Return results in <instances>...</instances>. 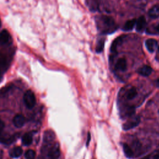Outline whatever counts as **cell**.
<instances>
[{"label":"cell","mask_w":159,"mask_h":159,"mask_svg":"<svg viewBox=\"0 0 159 159\" xmlns=\"http://www.w3.org/2000/svg\"><path fill=\"white\" fill-rule=\"evenodd\" d=\"M24 102L28 109H32L36 103V99L34 93L31 90H27L24 95Z\"/></svg>","instance_id":"1"},{"label":"cell","mask_w":159,"mask_h":159,"mask_svg":"<svg viewBox=\"0 0 159 159\" xmlns=\"http://www.w3.org/2000/svg\"><path fill=\"white\" fill-rule=\"evenodd\" d=\"M60 155V145L58 143H55L52 147L50 148L48 157L50 159H57Z\"/></svg>","instance_id":"2"},{"label":"cell","mask_w":159,"mask_h":159,"mask_svg":"<svg viewBox=\"0 0 159 159\" xmlns=\"http://www.w3.org/2000/svg\"><path fill=\"white\" fill-rule=\"evenodd\" d=\"M16 139L15 135H9L7 134H1L0 133V143L9 145L12 143Z\"/></svg>","instance_id":"3"},{"label":"cell","mask_w":159,"mask_h":159,"mask_svg":"<svg viewBox=\"0 0 159 159\" xmlns=\"http://www.w3.org/2000/svg\"><path fill=\"white\" fill-rule=\"evenodd\" d=\"M139 122H140V118L139 117H135L134 118H132V119L128 120L127 122L123 124V129L125 130L131 129L137 126Z\"/></svg>","instance_id":"4"},{"label":"cell","mask_w":159,"mask_h":159,"mask_svg":"<svg viewBox=\"0 0 159 159\" xmlns=\"http://www.w3.org/2000/svg\"><path fill=\"white\" fill-rule=\"evenodd\" d=\"M147 25L146 19L144 16H140L139 17L135 22V25H136V30L139 32H142Z\"/></svg>","instance_id":"5"},{"label":"cell","mask_w":159,"mask_h":159,"mask_svg":"<svg viewBox=\"0 0 159 159\" xmlns=\"http://www.w3.org/2000/svg\"><path fill=\"white\" fill-rule=\"evenodd\" d=\"M157 45H158L157 41L153 39H148L145 42V46L147 50L151 53L153 52L155 50V49L157 47Z\"/></svg>","instance_id":"6"},{"label":"cell","mask_w":159,"mask_h":159,"mask_svg":"<svg viewBox=\"0 0 159 159\" xmlns=\"http://www.w3.org/2000/svg\"><path fill=\"white\" fill-rule=\"evenodd\" d=\"M25 123V118L22 114H17L13 119V124L17 128L22 127Z\"/></svg>","instance_id":"7"},{"label":"cell","mask_w":159,"mask_h":159,"mask_svg":"<svg viewBox=\"0 0 159 159\" xmlns=\"http://www.w3.org/2000/svg\"><path fill=\"white\" fill-rule=\"evenodd\" d=\"M101 20L104 24V25L107 27L108 29L112 28L114 26H115V22L114 19L110 16H103L101 17Z\"/></svg>","instance_id":"8"},{"label":"cell","mask_w":159,"mask_h":159,"mask_svg":"<svg viewBox=\"0 0 159 159\" xmlns=\"http://www.w3.org/2000/svg\"><path fill=\"white\" fill-rule=\"evenodd\" d=\"M115 68L116 70L121 71H124L127 69V61L124 58H119L116 65Z\"/></svg>","instance_id":"9"},{"label":"cell","mask_w":159,"mask_h":159,"mask_svg":"<svg viewBox=\"0 0 159 159\" xmlns=\"http://www.w3.org/2000/svg\"><path fill=\"white\" fill-rule=\"evenodd\" d=\"M152 72V69L150 66L144 65L138 69L137 73L143 76H148Z\"/></svg>","instance_id":"10"},{"label":"cell","mask_w":159,"mask_h":159,"mask_svg":"<svg viewBox=\"0 0 159 159\" xmlns=\"http://www.w3.org/2000/svg\"><path fill=\"white\" fill-rule=\"evenodd\" d=\"M125 36H120L117 38H116L112 43L111 44V52L112 53H116V51H117V48L118 47V46L122 43L123 40H124V38Z\"/></svg>","instance_id":"11"},{"label":"cell","mask_w":159,"mask_h":159,"mask_svg":"<svg viewBox=\"0 0 159 159\" xmlns=\"http://www.w3.org/2000/svg\"><path fill=\"white\" fill-rule=\"evenodd\" d=\"M55 135L53 131L47 130L44 132L43 134V142L46 143H48L52 142L55 139Z\"/></svg>","instance_id":"12"},{"label":"cell","mask_w":159,"mask_h":159,"mask_svg":"<svg viewBox=\"0 0 159 159\" xmlns=\"http://www.w3.org/2000/svg\"><path fill=\"white\" fill-rule=\"evenodd\" d=\"M22 148L20 147H16L11 150L9 155L12 158H18L22 154Z\"/></svg>","instance_id":"13"},{"label":"cell","mask_w":159,"mask_h":159,"mask_svg":"<svg viewBox=\"0 0 159 159\" xmlns=\"http://www.w3.org/2000/svg\"><path fill=\"white\" fill-rule=\"evenodd\" d=\"M9 39V34L6 29L2 30L0 32V45L6 44Z\"/></svg>","instance_id":"14"},{"label":"cell","mask_w":159,"mask_h":159,"mask_svg":"<svg viewBox=\"0 0 159 159\" xmlns=\"http://www.w3.org/2000/svg\"><path fill=\"white\" fill-rule=\"evenodd\" d=\"M148 16L152 19H155L159 17V5L153 6L148 11Z\"/></svg>","instance_id":"15"},{"label":"cell","mask_w":159,"mask_h":159,"mask_svg":"<svg viewBox=\"0 0 159 159\" xmlns=\"http://www.w3.org/2000/svg\"><path fill=\"white\" fill-rule=\"evenodd\" d=\"M122 148H123V151L124 153L125 154V155L126 156V157L127 158H132L134 156V152L131 148V147L127 143H122Z\"/></svg>","instance_id":"16"},{"label":"cell","mask_w":159,"mask_h":159,"mask_svg":"<svg viewBox=\"0 0 159 159\" xmlns=\"http://www.w3.org/2000/svg\"><path fill=\"white\" fill-rule=\"evenodd\" d=\"M32 142V136L30 133L25 134L22 138V143L25 146L30 145Z\"/></svg>","instance_id":"17"},{"label":"cell","mask_w":159,"mask_h":159,"mask_svg":"<svg viewBox=\"0 0 159 159\" xmlns=\"http://www.w3.org/2000/svg\"><path fill=\"white\" fill-rule=\"evenodd\" d=\"M135 22H136V20L135 19H131V20H127L124 25L123 26V30H132L134 26L135 25Z\"/></svg>","instance_id":"18"},{"label":"cell","mask_w":159,"mask_h":159,"mask_svg":"<svg viewBox=\"0 0 159 159\" xmlns=\"http://www.w3.org/2000/svg\"><path fill=\"white\" fill-rule=\"evenodd\" d=\"M137 92L135 88L132 87L127 91V92L126 93V98L127 99L131 100V99H133L134 98H135V96H137Z\"/></svg>","instance_id":"19"},{"label":"cell","mask_w":159,"mask_h":159,"mask_svg":"<svg viewBox=\"0 0 159 159\" xmlns=\"http://www.w3.org/2000/svg\"><path fill=\"white\" fill-rule=\"evenodd\" d=\"M104 40L100 39L99 42L97 43V46L96 48V51L97 53H101L104 48Z\"/></svg>","instance_id":"20"},{"label":"cell","mask_w":159,"mask_h":159,"mask_svg":"<svg viewBox=\"0 0 159 159\" xmlns=\"http://www.w3.org/2000/svg\"><path fill=\"white\" fill-rule=\"evenodd\" d=\"M25 159H35V152L33 150H28L25 153Z\"/></svg>","instance_id":"21"},{"label":"cell","mask_w":159,"mask_h":159,"mask_svg":"<svg viewBox=\"0 0 159 159\" xmlns=\"http://www.w3.org/2000/svg\"><path fill=\"white\" fill-rule=\"evenodd\" d=\"M4 127V122L0 119V133L2 132V130H3Z\"/></svg>","instance_id":"22"},{"label":"cell","mask_w":159,"mask_h":159,"mask_svg":"<svg viewBox=\"0 0 159 159\" xmlns=\"http://www.w3.org/2000/svg\"><path fill=\"white\" fill-rule=\"evenodd\" d=\"M90 134L88 133V140H87V142H86V146H88L89 145V141H90Z\"/></svg>","instance_id":"23"},{"label":"cell","mask_w":159,"mask_h":159,"mask_svg":"<svg viewBox=\"0 0 159 159\" xmlns=\"http://www.w3.org/2000/svg\"><path fill=\"white\" fill-rule=\"evenodd\" d=\"M155 84L157 88H159V79H157L155 81Z\"/></svg>","instance_id":"24"},{"label":"cell","mask_w":159,"mask_h":159,"mask_svg":"<svg viewBox=\"0 0 159 159\" xmlns=\"http://www.w3.org/2000/svg\"><path fill=\"white\" fill-rule=\"evenodd\" d=\"M153 159H159V153H157L154 157H153Z\"/></svg>","instance_id":"25"},{"label":"cell","mask_w":159,"mask_h":159,"mask_svg":"<svg viewBox=\"0 0 159 159\" xmlns=\"http://www.w3.org/2000/svg\"><path fill=\"white\" fill-rule=\"evenodd\" d=\"M156 30L159 32V24L156 27Z\"/></svg>","instance_id":"26"},{"label":"cell","mask_w":159,"mask_h":159,"mask_svg":"<svg viewBox=\"0 0 159 159\" xmlns=\"http://www.w3.org/2000/svg\"><path fill=\"white\" fill-rule=\"evenodd\" d=\"M141 159H150V157H149V156H146V157H143Z\"/></svg>","instance_id":"27"},{"label":"cell","mask_w":159,"mask_h":159,"mask_svg":"<svg viewBox=\"0 0 159 159\" xmlns=\"http://www.w3.org/2000/svg\"><path fill=\"white\" fill-rule=\"evenodd\" d=\"M1 20H0V27H1Z\"/></svg>","instance_id":"28"},{"label":"cell","mask_w":159,"mask_h":159,"mask_svg":"<svg viewBox=\"0 0 159 159\" xmlns=\"http://www.w3.org/2000/svg\"><path fill=\"white\" fill-rule=\"evenodd\" d=\"M158 52H159V47H158Z\"/></svg>","instance_id":"29"},{"label":"cell","mask_w":159,"mask_h":159,"mask_svg":"<svg viewBox=\"0 0 159 159\" xmlns=\"http://www.w3.org/2000/svg\"><path fill=\"white\" fill-rule=\"evenodd\" d=\"M158 113H159V111H158Z\"/></svg>","instance_id":"30"}]
</instances>
